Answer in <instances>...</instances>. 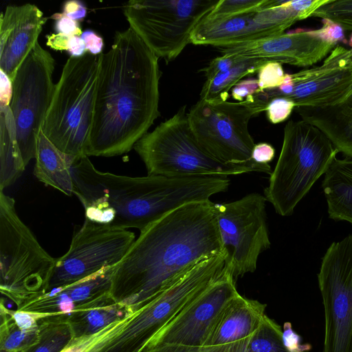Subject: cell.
<instances>
[{"label": "cell", "instance_id": "1", "mask_svg": "<svg viewBox=\"0 0 352 352\" xmlns=\"http://www.w3.org/2000/svg\"><path fill=\"white\" fill-rule=\"evenodd\" d=\"M214 204H185L140 232L116 266L113 300L134 313L199 262L223 253Z\"/></svg>", "mask_w": 352, "mask_h": 352}, {"label": "cell", "instance_id": "2", "mask_svg": "<svg viewBox=\"0 0 352 352\" xmlns=\"http://www.w3.org/2000/svg\"><path fill=\"white\" fill-rule=\"evenodd\" d=\"M159 58L131 28L102 53L87 156L128 153L159 117Z\"/></svg>", "mask_w": 352, "mask_h": 352}, {"label": "cell", "instance_id": "3", "mask_svg": "<svg viewBox=\"0 0 352 352\" xmlns=\"http://www.w3.org/2000/svg\"><path fill=\"white\" fill-rule=\"evenodd\" d=\"M72 175L74 195L85 209V219L140 232L185 204L209 201L230 184L228 177L219 176L118 175L97 170L87 155L74 161Z\"/></svg>", "mask_w": 352, "mask_h": 352}, {"label": "cell", "instance_id": "4", "mask_svg": "<svg viewBox=\"0 0 352 352\" xmlns=\"http://www.w3.org/2000/svg\"><path fill=\"white\" fill-rule=\"evenodd\" d=\"M102 54L86 52L65 64L42 131L60 151L76 158L87 155Z\"/></svg>", "mask_w": 352, "mask_h": 352}, {"label": "cell", "instance_id": "5", "mask_svg": "<svg viewBox=\"0 0 352 352\" xmlns=\"http://www.w3.org/2000/svg\"><path fill=\"white\" fill-rule=\"evenodd\" d=\"M338 152L315 126L302 120H289L278 160L263 195L276 213L291 215Z\"/></svg>", "mask_w": 352, "mask_h": 352}, {"label": "cell", "instance_id": "6", "mask_svg": "<svg viewBox=\"0 0 352 352\" xmlns=\"http://www.w3.org/2000/svg\"><path fill=\"white\" fill-rule=\"evenodd\" d=\"M267 102L256 96L242 102H209L199 99L188 112L199 145L219 162L250 172L271 174L270 164L252 157L255 143L248 130L250 119L266 110Z\"/></svg>", "mask_w": 352, "mask_h": 352}, {"label": "cell", "instance_id": "7", "mask_svg": "<svg viewBox=\"0 0 352 352\" xmlns=\"http://www.w3.org/2000/svg\"><path fill=\"white\" fill-rule=\"evenodd\" d=\"M56 258L18 216L12 197L0 191V290L16 307L45 293Z\"/></svg>", "mask_w": 352, "mask_h": 352}, {"label": "cell", "instance_id": "8", "mask_svg": "<svg viewBox=\"0 0 352 352\" xmlns=\"http://www.w3.org/2000/svg\"><path fill=\"white\" fill-rule=\"evenodd\" d=\"M133 148L150 175L228 177L250 173L245 168L219 162L199 145L190 126L186 105L146 133Z\"/></svg>", "mask_w": 352, "mask_h": 352}, {"label": "cell", "instance_id": "9", "mask_svg": "<svg viewBox=\"0 0 352 352\" xmlns=\"http://www.w3.org/2000/svg\"><path fill=\"white\" fill-rule=\"evenodd\" d=\"M219 0H132L124 7L131 28L166 63L190 43L196 26Z\"/></svg>", "mask_w": 352, "mask_h": 352}, {"label": "cell", "instance_id": "10", "mask_svg": "<svg viewBox=\"0 0 352 352\" xmlns=\"http://www.w3.org/2000/svg\"><path fill=\"white\" fill-rule=\"evenodd\" d=\"M328 0H267L258 10L220 19L206 16L194 30L190 43L217 47L245 43L284 34Z\"/></svg>", "mask_w": 352, "mask_h": 352}, {"label": "cell", "instance_id": "11", "mask_svg": "<svg viewBox=\"0 0 352 352\" xmlns=\"http://www.w3.org/2000/svg\"><path fill=\"white\" fill-rule=\"evenodd\" d=\"M54 68L55 60L38 41L12 80L13 94L10 107L25 166L36 157L37 138L55 89L52 80Z\"/></svg>", "mask_w": 352, "mask_h": 352}, {"label": "cell", "instance_id": "12", "mask_svg": "<svg viewBox=\"0 0 352 352\" xmlns=\"http://www.w3.org/2000/svg\"><path fill=\"white\" fill-rule=\"evenodd\" d=\"M266 201L264 195L254 192L234 201L214 204L224 269L235 280L254 272L259 255L270 247Z\"/></svg>", "mask_w": 352, "mask_h": 352}, {"label": "cell", "instance_id": "13", "mask_svg": "<svg viewBox=\"0 0 352 352\" xmlns=\"http://www.w3.org/2000/svg\"><path fill=\"white\" fill-rule=\"evenodd\" d=\"M239 294L235 279L224 269L152 338L143 352H199L223 309Z\"/></svg>", "mask_w": 352, "mask_h": 352}, {"label": "cell", "instance_id": "14", "mask_svg": "<svg viewBox=\"0 0 352 352\" xmlns=\"http://www.w3.org/2000/svg\"><path fill=\"white\" fill-rule=\"evenodd\" d=\"M318 280L325 320L321 352H352V234L330 245Z\"/></svg>", "mask_w": 352, "mask_h": 352}, {"label": "cell", "instance_id": "15", "mask_svg": "<svg viewBox=\"0 0 352 352\" xmlns=\"http://www.w3.org/2000/svg\"><path fill=\"white\" fill-rule=\"evenodd\" d=\"M133 232L85 220L68 251L56 258L46 292L63 287L117 265L135 241Z\"/></svg>", "mask_w": 352, "mask_h": 352}, {"label": "cell", "instance_id": "16", "mask_svg": "<svg viewBox=\"0 0 352 352\" xmlns=\"http://www.w3.org/2000/svg\"><path fill=\"white\" fill-rule=\"evenodd\" d=\"M352 92V47L338 45L320 65L286 74L278 87L258 93L263 100L286 97L296 107L320 109L333 106Z\"/></svg>", "mask_w": 352, "mask_h": 352}, {"label": "cell", "instance_id": "17", "mask_svg": "<svg viewBox=\"0 0 352 352\" xmlns=\"http://www.w3.org/2000/svg\"><path fill=\"white\" fill-rule=\"evenodd\" d=\"M343 31L339 25L323 20L322 26L317 30L284 33L218 49L222 54L309 67L324 60L340 43H348Z\"/></svg>", "mask_w": 352, "mask_h": 352}, {"label": "cell", "instance_id": "18", "mask_svg": "<svg viewBox=\"0 0 352 352\" xmlns=\"http://www.w3.org/2000/svg\"><path fill=\"white\" fill-rule=\"evenodd\" d=\"M47 18L34 4L8 6L0 16V69L13 80Z\"/></svg>", "mask_w": 352, "mask_h": 352}, {"label": "cell", "instance_id": "19", "mask_svg": "<svg viewBox=\"0 0 352 352\" xmlns=\"http://www.w3.org/2000/svg\"><path fill=\"white\" fill-rule=\"evenodd\" d=\"M267 305L239 294L218 316L199 352H246Z\"/></svg>", "mask_w": 352, "mask_h": 352}, {"label": "cell", "instance_id": "20", "mask_svg": "<svg viewBox=\"0 0 352 352\" xmlns=\"http://www.w3.org/2000/svg\"><path fill=\"white\" fill-rule=\"evenodd\" d=\"M295 111L302 120L320 129L339 152L352 157V92L331 107H296Z\"/></svg>", "mask_w": 352, "mask_h": 352}, {"label": "cell", "instance_id": "21", "mask_svg": "<svg viewBox=\"0 0 352 352\" xmlns=\"http://www.w3.org/2000/svg\"><path fill=\"white\" fill-rule=\"evenodd\" d=\"M35 159L34 175L40 182L67 196L74 194L72 166L77 158L60 151L42 129L37 138Z\"/></svg>", "mask_w": 352, "mask_h": 352}, {"label": "cell", "instance_id": "22", "mask_svg": "<svg viewBox=\"0 0 352 352\" xmlns=\"http://www.w3.org/2000/svg\"><path fill=\"white\" fill-rule=\"evenodd\" d=\"M133 314L127 307L116 302L109 293L76 307L67 314V320L74 338H80L95 334Z\"/></svg>", "mask_w": 352, "mask_h": 352}, {"label": "cell", "instance_id": "23", "mask_svg": "<svg viewBox=\"0 0 352 352\" xmlns=\"http://www.w3.org/2000/svg\"><path fill=\"white\" fill-rule=\"evenodd\" d=\"M322 187L329 217L352 224V157H336L324 173Z\"/></svg>", "mask_w": 352, "mask_h": 352}, {"label": "cell", "instance_id": "24", "mask_svg": "<svg viewBox=\"0 0 352 352\" xmlns=\"http://www.w3.org/2000/svg\"><path fill=\"white\" fill-rule=\"evenodd\" d=\"M0 191L13 184L24 170L14 120L10 106H0Z\"/></svg>", "mask_w": 352, "mask_h": 352}, {"label": "cell", "instance_id": "25", "mask_svg": "<svg viewBox=\"0 0 352 352\" xmlns=\"http://www.w3.org/2000/svg\"><path fill=\"white\" fill-rule=\"evenodd\" d=\"M230 69L206 79L200 93L201 100L209 102L228 101L229 91L246 76L258 73L260 68L270 61L261 58L241 57Z\"/></svg>", "mask_w": 352, "mask_h": 352}, {"label": "cell", "instance_id": "26", "mask_svg": "<svg viewBox=\"0 0 352 352\" xmlns=\"http://www.w3.org/2000/svg\"><path fill=\"white\" fill-rule=\"evenodd\" d=\"M39 326L38 340L27 352H60L74 338L67 314L45 317Z\"/></svg>", "mask_w": 352, "mask_h": 352}, {"label": "cell", "instance_id": "27", "mask_svg": "<svg viewBox=\"0 0 352 352\" xmlns=\"http://www.w3.org/2000/svg\"><path fill=\"white\" fill-rule=\"evenodd\" d=\"M0 351L27 352L39 338L40 326L32 330H24L17 326L8 308L1 300Z\"/></svg>", "mask_w": 352, "mask_h": 352}, {"label": "cell", "instance_id": "28", "mask_svg": "<svg viewBox=\"0 0 352 352\" xmlns=\"http://www.w3.org/2000/svg\"><path fill=\"white\" fill-rule=\"evenodd\" d=\"M246 352H289L281 327L266 314L251 336Z\"/></svg>", "mask_w": 352, "mask_h": 352}, {"label": "cell", "instance_id": "29", "mask_svg": "<svg viewBox=\"0 0 352 352\" xmlns=\"http://www.w3.org/2000/svg\"><path fill=\"white\" fill-rule=\"evenodd\" d=\"M312 16L331 21L344 31L352 32V0H328Z\"/></svg>", "mask_w": 352, "mask_h": 352}, {"label": "cell", "instance_id": "30", "mask_svg": "<svg viewBox=\"0 0 352 352\" xmlns=\"http://www.w3.org/2000/svg\"><path fill=\"white\" fill-rule=\"evenodd\" d=\"M131 316L108 325L95 334L74 338L60 352H88L102 340L118 333L125 326Z\"/></svg>", "mask_w": 352, "mask_h": 352}, {"label": "cell", "instance_id": "31", "mask_svg": "<svg viewBox=\"0 0 352 352\" xmlns=\"http://www.w3.org/2000/svg\"><path fill=\"white\" fill-rule=\"evenodd\" d=\"M267 0H219L214 8L206 16L220 19L243 14L263 8Z\"/></svg>", "mask_w": 352, "mask_h": 352}, {"label": "cell", "instance_id": "32", "mask_svg": "<svg viewBox=\"0 0 352 352\" xmlns=\"http://www.w3.org/2000/svg\"><path fill=\"white\" fill-rule=\"evenodd\" d=\"M257 74L261 91L278 87L283 83L286 75L282 64L276 61L266 63Z\"/></svg>", "mask_w": 352, "mask_h": 352}, {"label": "cell", "instance_id": "33", "mask_svg": "<svg viewBox=\"0 0 352 352\" xmlns=\"http://www.w3.org/2000/svg\"><path fill=\"white\" fill-rule=\"evenodd\" d=\"M295 109L294 102L286 97H274L267 104L266 113L268 120L273 124H278L287 120Z\"/></svg>", "mask_w": 352, "mask_h": 352}, {"label": "cell", "instance_id": "34", "mask_svg": "<svg viewBox=\"0 0 352 352\" xmlns=\"http://www.w3.org/2000/svg\"><path fill=\"white\" fill-rule=\"evenodd\" d=\"M241 58V57L234 55L222 54L221 56L212 59L207 67L201 69V71L204 73L206 78L209 79L220 72L230 69Z\"/></svg>", "mask_w": 352, "mask_h": 352}, {"label": "cell", "instance_id": "35", "mask_svg": "<svg viewBox=\"0 0 352 352\" xmlns=\"http://www.w3.org/2000/svg\"><path fill=\"white\" fill-rule=\"evenodd\" d=\"M8 312L17 326L24 330H32L38 328L41 319L52 316L23 310L14 311L9 309Z\"/></svg>", "mask_w": 352, "mask_h": 352}, {"label": "cell", "instance_id": "36", "mask_svg": "<svg viewBox=\"0 0 352 352\" xmlns=\"http://www.w3.org/2000/svg\"><path fill=\"white\" fill-rule=\"evenodd\" d=\"M283 338L284 344L289 352H309L312 348L309 343H301V337L294 331L290 322L284 324Z\"/></svg>", "mask_w": 352, "mask_h": 352}, {"label": "cell", "instance_id": "37", "mask_svg": "<svg viewBox=\"0 0 352 352\" xmlns=\"http://www.w3.org/2000/svg\"><path fill=\"white\" fill-rule=\"evenodd\" d=\"M261 91L258 80L249 78L241 80L231 89L232 97L239 102L251 98Z\"/></svg>", "mask_w": 352, "mask_h": 352}, {"label": "cell", "instance_id": "38", "mask_svg": "<svg viewBox=\"0 0 352 352\" xmlns=\"http://www.w3.org/2000/svg\"><path fill=\"white\" fill-rule=\"evenodd\" d=\"M50 18L55 20L54 28L57 33L67 36H80L82 33L78 22L70 19L63 13H56Z\"/></svg>", "mask_w": 352, "mask_h": 352}, {"label": "cell", "instance_id": "39", "mask_svg": "<svg viewBox=\"0 0 352 352\" xmlns=\"http://www.w3.org/2000/svg\"><path fill=\"white\" fill-rule=\"evenodd\" d=\"M275 155V149L270 144L261 142L255 144L252 157L254 161L258 164H269L274 159Z\"/></svg>", "mask_w": 352, "mask_h": 352}, {"label": "cell", "instance_id": "40", "mask_svg": "<svg viewBox=\"0 0 352 352\" xmlns=\"http://www.w3.org/2000/svg\"><path fill=\"white\" fill-rule=\"evenodd\" d=\"M80 37L85 42L87 52L94 55L102 54L104 43L100 36L91 30H87L82 32Z\"/></svg>", "mask_w": 352, "mask_h": 352}, {"label": "cell", "instance_id": "41", "mask_svg": "<svg viewBox=\"0 0 352 352\" xmlns=\"http://www.w3.org/2000/svg\"><path fill=\"white\" fill-rule=\"evenodd\" d=\"M63 10L65 15L76 21L85 18L87 14L86 7L81 1L77 0L66 1Z\"/></svg>", "mask_w": 352, "mask_h": 352}, {"label": "cell", "instance_id": "42", "mask_svg": "<svg viewBox=\"0 0 352 352\" xmlns=\"http://www.w3.org/2000/svg\"><path fill=\"white\" fill-rule=\"evenodd\" d=\"M0 79V106L8 107L10 106L12 98V81L9 76L1 69Z\"/></svg>", "mask_w": 352, "mask_h": 352}, {"label": "cell", "instance_id": "43", "mask_svg": "<svg viewBox=\"0 0 352 352\" xmlns=\"http://www.w3.org/2000/svg\"><path fill=\"white\" fill-rule=\"evenodd\" d=\"M67 52L71 57H80L87 52L85 42L80 36H69Z\"/></svg>", "mask_w": 352, "mask_h": 352}, {"label": "cell", "instance_id": "44", "mask_svg": "<svg viewBox=\"0 0 352 352\" xmlns=\"http://www.w3.org/2000/svg\"><path fill=\"white\" fill-rule=\"evenodd\" d=\"M47 45L56 51H67L69 36L59 33L47 35Z\"/></svg>", "mask_w": 352, "mask_h": 352}]
</instances>
